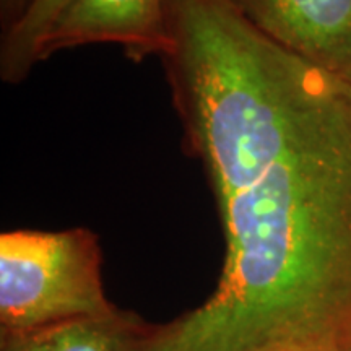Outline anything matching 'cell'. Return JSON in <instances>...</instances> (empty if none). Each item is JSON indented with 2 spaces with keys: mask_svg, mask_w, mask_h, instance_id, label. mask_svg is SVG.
Listing matches in <instances>:
<instances>
[{
  "mask_svg": "<svg viewBox=\"0 0 351 351\" xmlns=\"http://www.w3.org/2000/svg\"><path fill=\"white\" fill-rule=\"evenodd\" d=\"M191 155L225 231L221 276L130 351H351V83L282 57Z\"/></svg>",
  "mask_w": 351,
  "mask_h": 351,
  "instance_id": "cell-1",
  "label": "cell"
},
{
  "mask_svg": "<svg viewBox=\"0 0 351 351\" xmlns=\"http://www.w3.org/2000/svg\"><path fill=\"white\" fill-rule=\"evenodd\" d=\"M116 313L101 280L98 236L86 228L0 236V327L19 335Z\"/></svg>",
  "mask_w": 351,
  "mask_h": 351,
  "instance_id": "cell-2",
  "label": "cell"
},
{
  "mask_svg": "<svg viewBox=\"0 0 351 351\" xmlns=\"http://www.w3.org/2000/svg\"><path fill=\"white\" fill-rule=\"evenodd\" d=\"M271 41L351 83V0H231Z\"/></svg>",
  "mask_w": 351,
  "mask_h": 351,
  "instance_id": "cell-3",
  "label": "cell"
},
{
  "mask_svg": "<svg viewBox=\"0 0 351 351\" xmlns=\"http://www.w3.org/2000/svg\"><path fill=\"white\" fill-rule=\"evenodd\" d=\"M90 44H116L134 62L171 47L163 0H75L44 39L39 62Z\"/></svg>",
  "mask_w": 351,
  "mask_h": 351,
  "instance_id": "cell-4",
  "label": "cell"
},
{
  "mask_svg": "<svg viewBox=\"0 0 351 351\" xmlns=\"http://www.w3.org/2000/svg\"><path fill=\"white\" fill-rule=\"evenodd\" d=\"M119 311L103 317L64 320L36 330L2 335V351H130L143 335Z\"/></svg>",
  "mask_w": 351,
  "mask_h": 351,
  "instance_id": "cell-5",
  "label": "cell"
},
{
  "mask_svg": "<svg viewBox=\"0 0 351 351\" xmlns=\"http://www.w3.org/2000/svg\"><path fill=\"white\" fill-rule=\"evenodd\" d=\"M75 0H32L23 15L3 32L0 43V77L16 85L39 64V51L57 20Z\"/></svg>",
  "mask_w": 351,
  "mask_h": 351,
  "instance_id": "cell-6",
  "label": "cell"
},
{
  "mask_svg": "<svg viewBox=\"0 0 351 351\" xmlns=\"http://www.w3.org/2000/svg\"><path fill=\"white\" fill-rule=\"evenodd\" d=\"M32 0H0V8H2V21H3V32L15 23L16 20L23 15L26 7L29 5Z\"/></svg>",
  "mask_w": 351,
  "mask_h": 351,
  "instance_id": "cell-7",
  "label": "cell"
}]
</instances>
